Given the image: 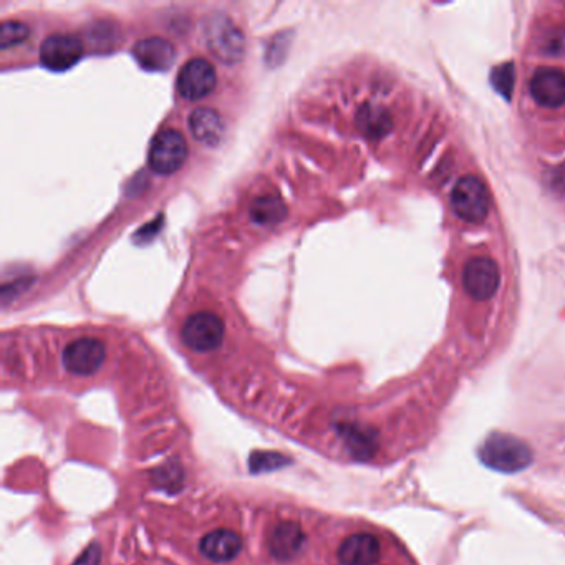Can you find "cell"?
Listing matches in <instances>:
<instances>
[{"mask_svg": "<svg viewBox=\"0 0 565 565\" xmlns=\"http://www.w3.org/2000/svg\"><path fill=\"white\" fill-rule=\"evenodd\" d=\"M287 216V208L276 194H266L252 203L251 219L259 226H274L284 221Z\"/></svg>", "mask_w": 565, "mask_h": 565, "instance_id": "9a60e30c", "label": "cell"}, {"mask_svg": "<svg viewBox=\"0 0 565 565\" xmlns=\"http://www.w3.org/2000/svg\"><path fill=\"white\" fill-rule=\"evenodd\" d=\"M380 559V542L370 534H355L342 542L339 561L342 565H373Z\"/></svg>", "mask_w": 565, "mask_h": 565, "instance_id": "4fadbf2b", "label": "cell"}, {"mask_svg": "<svg viewBox=\"0 0 565 565\" xmlns=\"http://www.w3.org/2000/svg\"><path fill=\"white\" fill-rule=\"evenodd\" d=\"M451 206L466 223H481L488 216L489 193L481 179L466 174L454 184Z\"/></svg>", "mask_w": 565, "mask_h": 565, "instance_id": "6da1fadb", "label": "cell"}, {"mask_svg": "<svg viewBox=\"0 0 565 565\" xmlns=\"http://www.w3.org/2000/svg\"><path fill=\"white\" fill-rule=\"evenodd\" d=\"M100 559H102V549H100L98 544H92V546H88L85 549V552L78 557L73 565H98L100 564Z\"/></svg>", "mask_w": 565, "mask_h": 565, "instance_id": "e0dca14e", "label": "cell"}, {"mask_svg": "<svg viewBox=\"0 0 565 565\" xmlns=\"http://www.w3.org/2000/svg\"><path fill=\"white\" fill-rule=\"evenodd\" d=\"M181 337L184 345L194 352H213L224 340L223 320L206 310L189 315L181 329Z\"/></svg>", "mask_w": 565, "mask_h": 565, "instance_id": "277c9868", "label": "cell"}, {"mask_svg": "<svg viewBox=\"0 0 565 565\" xmlns=\"http://www.w3.org/2000/svg\"><path fill=\"white\" fill-rule=\"evenodd\" d=\"M188 158V145L178 130H161L151 141L148 165L158 174L176 173L183 168Z\"/></svg>", "mask_w": 565, "mask_h": 565, "instance_id": "3957f363", "label": "cell"}, {"mask_svg": "<svg viewBox=\"0 0 565 565\" xmlns=\"http://www.w3.org/2000/svg\"><path fill=\"white\" fill-rule=\"evenodd\" d=\"M204 37L209 50L219 60L236 63L244 54V35L241 30L224 15H211L204 25Z\"/></svg>", "mask_w": 565, "mask_h": 565, "instance_id": "7a4b0ae2", "label": "cell"}, {"mask_svg": "<svg viewBox=\"0 0 565 565\" xmlns=\"http://www.w3.org/2000/svg\"><path fill=\"white\" fill-rule=\"evenodd\" d=\"M216 68L206 58H191L184 63L178 73V92L184 100L196 102L208 97L216 87Z\"/></svg>", "mask_w": 565, "mask_h": 565, "instance_id": "8992f818", "label": "cell"}, {"mask_svg": "<svg viewBox=\"0 0 565 565\" xmlns=\"http://www.w3.org/2000/svg\"><path fill=\"white\" fill-rule=\"evenodd\" d=\"M29 35V27L24 22L7 20V22L2 24V30H0V47H2V50L15 47V45L22 44V42L29 39Z\"/></svg>", "mask_w": 565, "mask_h": 565, "instance_id": "2e32d148", "label": "cell"}, {"mask_svg": "<svg viewBox=\"0 0 565 565\" xmlns=\"http://www.w3.org/2000/svg\"><path fill=\"white\" fill-rule=\"evenodd\" d=\"M83 57L82 40L73 34H54L40 45V62L52 72H65Z\"/></svg>", "mask_w": 565, "mask_h": 565, "instance_id": "52a82bcc", "label": "cell"}, {"mask_svg": "<svg viewBox=\"0 0 565 565\" xmlns=\"http://www.w3.org/2000/svg\"><path fill=\"white\" fill-rule=\"evenodd\" d=\"M305 534L297 522L277 524L267 537V549L279 561H290L304 546Z\"/></svg>", "mask_w": 565, "mask_h": 565, "instance_id": "7c38bea8", "label": "cell"}, {"mask_svg": "<svg viewBox=\"0 0 565 565\" xmlns=\"http://www.w3.org/2000/svg\"><path fill=\"white\" fill-rule=\"evenodd\" d=\"M463 282L473 299H491L501 282L498 264L491 257H474L464 267Z\"/></svg>", "mask_w": 565, "mask_h": 565, "instance_id": "ba28073f", "label": "cell"}, {"mask_svg": "<svg viewBox=\"0 0 565 565\" xmlns=\"http://www.w3.org/2000/svg\"><path fill=\"white\" fill-rule=\"evenodd\" d=\"M133 57L146 72H168L174 62V47L168 40L151 37L133 47Z\"/></svg>", "mask_w": 565, "mask_h": 565, "instance_id": "30bf717a", "label": "cell"}, {"mask_svg": "<svg viewBox=\"0 0 565 565\" xmlns=\"http://www.w3.org/2000/svg\"><path fill=\"white\" fill-rule=\"evenodd\" d=\"M189 130L204 145L216 146L224 136L223 116L213 108H198L189 116Z\"/></svg>", "mask_w": 565, "mask_h": 565, "instance_id": "5bb4252c", "label": "cell"}, {"mask_svg": "<svg viewBox=\"0 0 565 565\" xmlns=\"http://www.w3.org/2000/svg\"><path fill=\"white\" fill-rule=\"evenodd\" d=\"M242 537L232 529H216L209 532L199 542V551L206 559L213 562H231L242 551Z\"/></svg>", "mask_w": 565, "mask_h": 565, "instance_id": "8fae6325", "label": "cell"}, {"mask_svg": "<svg viewBox=\"0 0 565 565\" xmlns=\"http://www.w3.org/2000/svg\"><path fill=\"white\" fill-rule=\"evenodd\" d=\"M107 358V348L102 340L83 337L68 343L63 350V367L78 377H90L98 372Z\"/></svg>", "mask_w": 565, "mask_h": 565, "instance_id": "5b68a950", "label": "cell"}, {"mask_svg": "<svg viewBox=\"0 0 565 565\" xmlns=\"http://www.w3.org/2000/svg\"><path fill=\"white\" fill-rule=\"evenodd\" d=\"M531 95L541 107L565 105V72L561 68L542 67L532 75Z\"/></svg>", "mask_w": 565, "mask_h": 565, "instance_id": "9c48e42d", "label": "cell"}]
</instances>
